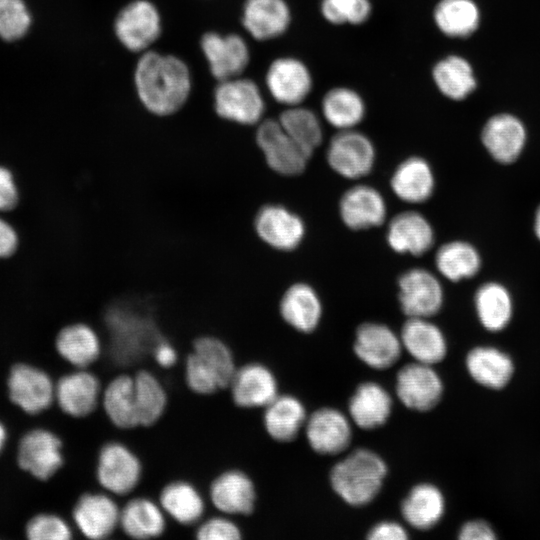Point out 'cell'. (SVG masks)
<instances>
[{"label":"cell","instance_id":"cell-9","mask_svg":"<svg viewBox=\"0 0 540 540\" xmlns=\"http://www.w3.org/2000/svg\"><path fill=\"white\" fill-rule=\"evenodd\" d=\"M265 84L276 102L291 107L301 105L310 95L313 78L302 60L293 56H282L270 63Z\"/></svg>","mask_w":540,"mask_h":540},{"label":"cell","instance_id":"cell-51","mask_svg":"<svg viewBox=\"0 0 540 540\" xmlns=\"http://www.w3.org/2000/svg\"><path fill=\"white\" fill-rule=\"evenodd\" d=\"M458 538L461 540H494L496 535L487 522L471 520L460 528Z\"/></svg>","mask_w":540,"mask_h":540},{"label":"cell","instance_id":"cell-17","mask_svg":"<svg viewBox=\"0 0 540 540\" xmlns=\"http://www.w3.org/2000/svg\"><path fill=\"white\" fill-rule=\"evenodd\" d=\"M306 438L311 448L323 455H336L350 444L352 429L341 411L323 407L314 411L305 423Z\"/></svg>","mask_w":540,"mask_h":540},{"label":"cell","instance_id":"cell-24","mask_svg":"<svg viewBox=\"0 0 540 540\" xmlns=\"http://www.w3.org/2000/svg\"><path fill=\"white\" fill-rule=\"evenodd\" d=\"M386 239L397 253L421 256L434 244L430 222L417 211H403L388 224Z\"/></svg>","mask_w":540,"mask_h":540},{"label":"cell","instance_id":"cell-22","mask_svg":"<svg viewBox=\"0 0 540 540\" xmlns=\"http://www.w3.org/2000/svg\"><path fill=\"white\" fill-rule=\"evenodd\" d=\"M339 214L348 228L365 230L384 223L387 206L377 189L366 184H358L346 190L342 195L339 202Z\"/></svg>","mask_w":540,"mask_h":540},{"label":"cell","instance_id":"cell-18","mask_svg":"<svg viewBox=\"0 0 540 540\" xmlns=\"http://www.w3.org/2000/svg\"><path fill=\"white\" fill-rule=\"evenodd\" d=\"M212 505L224 515H248L253 512L256 489L243 471L230 469L217 475L208 490Z\"/></svg>","mask_w":540,"mask_h":540},{"label":"cell","instance_id":"cell-42","mask_svg":"<svg viewBox=\"0 0 540 540\" xmlns=\"http://www.w3.org/2000/svg\"><path fill=\"white\" fill-rule=\"evenodd\" d=\"M435 265L442 276L457 282L473 277L480 269L481 259L471 244L458 240L445 243L438 249Z\"/></svg>","mask_w":540,"mask_h":540},{"label":"cell","instance_id":"cell-38","mask_svg":"<svg viewBox=\"0 0 540 540\" xmlns=\"http://www.w3.org/2000/svg\"><path fill=\"white\" fill-rule=\"evenodd\" d=\"M437 89L451 100H463L476 88V79L470 63L459 55L440 59L432 69Z\"/></svg>","mask_w":540,"mask_h":540},{"label":"cell","instance_id":"cell-30","mask_svg":"<svg viewBox=\"0 0 540 540\" xmlns=\"http://www.w3.org/2000/svg\"><path fill=\"white\" fill-rule=\"evenodd\" d=\"M279 310L283 320L299 332L314 331L322 317V304L317 292L306 283H295L283 294Z\"/></svg>","mask_w":540,"mask_h":540},{"label":"cell","instance_id":"cell-5","mask_svg":"<svg viewBox=\"0 0 540 540\" xmlns=\"http://www.w3.org/2000/svg\"><path fill=\"white\" fill-rule=\"evenodd\" d=\"M216 113L243 125L261 122L265 101L257 84L240 76L220 81L214 91Z\"/></svg>","mask_w":540,"mask_h":540},{"label":"cell","instance_id":"cell-10","mask_svg":"<svg viewBox=\"0 0 540 540\" xmlns=\"http://www.w3.org/2000/svg\"><path fill=\"white\" fill-rule=\"evenodd\" d=\"M114 29L125 48L132 52H143L160 36V14L148 0H135L118 13Z\"/></svg>","mask_w":540,"mask_h":540},{"label":"cell","instance_id":"cell-52","mask_svg":"<svg viewBox=\"0 0 540 540\" xmlns=\"http://www.w3.org/2000/svg\"><path fill=\"white\" fill-rule=\"evenodd\" d=\"M17 190L11 173L0 167V210L14 208L17 203Z\"/></svg>","mask_w":540,"mask_h":540},{"label":"cell","instance_id":"cell-6","mask_svg":"<svg viewBox=\"0 0 540 540\" xmlns=\"http://www.w3.org/2000/svg\"><path fill=\"white\" fill-rule=\"evenodd\" d=\"M255 139L267 165L284 176L301 174L312 156L292 139L278 119L261 121Z\"/></svg>","mask_w":540,"mask_h":540},{"label":"cell","instance_id":"cell-2","mask_svg":"<svg viewBox=\"0 0 540 540\" xmlns=\"http://www.w3.org/2000/svg\"><path fill=\"white\" fill-rule=\"evenodd\" d=\"M386 474L384 460L374 451L360 448L333 466L330 483L344 502L363 506L379 494Z\"/></svg>","mask_w":540,"mask_h":540},{"label":"cell","instance_id":"cell-21","mask_svg":"<svg viewBox=\"0 0 540 540\" xmlns=\"http://www.w3.org/2000/svg\"><path fill=\"white\" fill-rule=\"evenodd\" d=\"M11 400L25 412L36 414L47 409L55 399V385L42 370L16 365L8 379Z\"/></svg>","mask_w":540,"mask_h":540},{"label":"cell","instance_id":"cell-36","mask_svg":"<svg viewBox=\"0 0 540 540\" xmlns=\"http://www.w3.org/2000/svg\"><path fill=\"white\" fill-rule=\"evenodd\" d=\"M321 113L325 121L338 131L355 129L366 115V105L356 90L337 86L324 94Z\"/></svg>","mask_w":540,"mask_h":540},{"label":"cell","instance_id":"cell-54","mask_svg":"<svg viewBox=\"0 0 540 540\" xmlns=\"http://www.w3.org/2000/svg\"><path fill=\"white\" fill-rule=\"evenodd\" d=\"M17 246V236L14 229L0 219V257L11 255Z\"/></svg>","mask_w":540,"mask_h":540},{"label":"cell","instance_id":"cell-8","mask_svg":"<svg viewBox=\"0 0 540 540\" xmlns=\"http://www.w3.org/2000/svg\"><path fill=\"white\" fill-rule=\"evenodd\" d=\"M443 288L438 278L424 268H411L398 279V301L408 318H429L441 309Z\"/></svg>","mask_w":540,"mask_h":540},{"label":"cell","instance_id":"cell-1","mask_svg":"<svg viewBox=\"0 0 540 540\" xmlns=\"http://www.w3.org/2000/svg\"><path fill=\"white\" fill-rule=\"evenodd\" d=\"M137 95L151 113L166 116L178 111L187 101L191 76L187 65L174 55L145 51L134 72Z\"/></svg>","mask_w":540,"mask_h":540},{"label":"cell","instance_id":"cell-53","mask_svg":"<svg viewBox=\"0 0 540 540\" xmlns=\"http://www.w3.org/2000/svg\"><path fill=\"white\" fill-rule=\"evenodd\" d=\"M151 355L158 366L163 369L173 367L178 360L175 347L165 339L160 338L151 350Z\"/></svg>","mask_w":540,"mask_h":540},{"label":"cell","instance_id":"cell-33","mask_svg":"<svg viewBox=\"0 0 540 540\" xmlns=\"http://www.w3.org/2000/svg\"><path fill=\"white\" fill-rule=\"evenodd\" d=\"M59 355L77 369H87L100 357L101 340L97 332L85 323L64 327L56 337Z\"/></svg>","mask_w":540,"mask_h":540},{"label":"cell","instance_id":"cell-29","mask_svg":"<svg viewBox=\"0 0 540 540\" xmlns=\"http://www.w3.org/2000/svg\"><path fill=\"white\" fill-rule=\"evenodd\" d=\"M392 404V398L383 386L376 382H363L349 400V415L361 429L372 430L387 422Z\"/></svg>","mask_w":540,"mask_h":540},{"label":"cell","instance_id":"cell-50","mask_svg":"<svg viewBox=\"0 0 540 540\" xmlns=\"http://www.w3.org/2000/svg\"><path fill=\"white\" fill-rule=\"evenodd\" d=\"M370 540H406L408 538L405 528L395 521H381L368 532Z\"/></svg>","mask_w":540,"mask_h":540},{"label":"cell","instance_id":"cell-35","mask_svg":"<svg viewBox=\"0 0 540 540\" xmlns=\"http://www.w3.org/2000/svg\"><path fill=\"white\" fill-rule=\"evenodd\" d=\"M470 376L480 385L502 389L510 381L514 365L506 353L494 347H475L466 357Z\"/></svg>","mask_w":540,"mask_h":540},{"label":"cell","instance_id":"cell-31","mask_svg":"<svg viewBox=\"0 0 540 540\" xmlns=\"http://www.w3.org/2000/svg\"><path fill=\"white\" fill-rule=\"evenodd\" d=\"M158 502L166 516L184 526L197 525L206 510L202 494L186 480L167 483L159 493Z\"/></svg>","mask_w":540,"mask_h":540},{"label":"cell","instance_id":"cell-32","mask_svg":"<svg viewBox=\"0 0 540 540\" xmlns=\"http://www.w3.org/2000/svg\"><path fill=\"white\" fill-rule=\"evenodd\" d=\"M108 420L122 430L134 429L139 425L133 375L118 374L102 390L101 402Z\"/></svg>","mask_w":540,"mask_h":540},{"label":"cell","instance_id":"cell-43","mask_svg":"<svg viewBox=\"0 0 540 540\" xmlns=\"http://www.w3.org/2000/svg\"><path fill=\"white\" fill-rule=\"evenodd\" d=\"M278 121L284 130L310 155L323 140V129L317 114L305 106L286 107Z\"/></svg>","mask_w":540,"mask_h":540},{"label":"cell","instance_id":"cell-49","mask_svg":"<svg viewBox=\"0 0 540 540\" xmlns=\"http://www.w3.org/2000/svg\"><path fill=\"white\" fill-rule=\"evenodd\" d=\"M195 537L199 540H239L242 534L238 525L228 515L222 514L200 521Z\"/></svg>","mask_w":540,"mask_h":540},{"label":"cell","instance_id":"cell-27","mask_svg":"<svg viewBox=\"0 0 540 540\" xmlns=\"http://www.w3.org/2000/svg\"><path fill=\"white\" fill-rule=\"evenodd\" d=\"M166 526V514L159 502L148 497L131 498L120 509L119 528L132 539L157 538Z\"/></svg>","mask_w":540,"mask_h":540},{"label":"cell","instance_id":"cell-44","mask_svg":"<svg viewBox=\"0 0 540 540\" xmlns=\"http://www.w3.org/2000/svg\"><path fill=\"white\" fill-rule=\"evenodd\" d=\"M192 352L217 375L223 388L229 386L237 367L232 351L223 340L211 335L200 336L193 341Z\"/></svg>","mask_w":540,"mask_h":540},{"label":"cell","instance_id":"cell-11","mask_svg":"<svg viewBox=\"0 0 540 540\" xmlns=\"http://www.w3.org/2000/svg\"><path fill=\"white\" fill-rule=\"evenodd\" d=\"M396 393L407 408L428 411L441 399L443 383L432 365L415 361L398 371Z\"/></svg>","mask_w":540,"mask_h":540},{"label":"cell","instance_id":"cell-16","mask_svg":"<svg viewBox=\"0 0 540 540\" xmlns=\"http://www.w3.org/2000/svg\"><path fill=\"white\" fill-rule=\"evenodd\" d=\"M102 390L94 373L87 369H77L58 380L55 385V400L67 415L83 418L97 409Z\"/></svg>","mask_w":540,"mask_h":540},{"label":"cell","instance_id":"cell-19","mask_svg":"<svg viewBox=\"0 0 540 540\" xmlns=\"http://www.w3.org/2000/svg\"><path fill=\"white\" fill-rule=\"evenodd\" d=\"M63 460L62 442L48 430H33L20 442L19 465L40 480L52 477L62 466Z\"/></svg>","mask_w":540,"mask_h":540},{"label":"cell","instance_id":"cell-39","mask_svg":"<svg viewBox=\"0 0 540 540\" xmlns=\"http://www.w3.org/2000/svg\"><path fill=\"white\" fill-rule=\"evenodd\" d=\"M139 425L149 427L158 422L168 405V395L160 379L151 371L140 369L133 375Z\"/></svg>","mask_w":540,"mask_h":540},{"label":"cell","instance_id":"cell-3","mask_svg":"<svg viewBox=\"0 0 540 540\" xmlns=\"http://www.w3.org/2000/svg\"><path fill=\"white\" fill-rule=\"evenodd\" d=\"M142 464L125 444L109 441L101 446L96 459L95 477L102 489L116 496H126L139 485Z\"/></svg>","mask_w":540,"mask_h":540},{"label":"cell","instance_id":"cell-45","mask_svg":"<svg viewBox=\"0 0 540 540\" xmlns=\"http://www.w3.org/2000/svg\"><path fill=\"white\" fill-rule=\"evenodd\" d=\"M320 13L333 25H360L372 14L370 0H321Z\"/></svg>","mask_w":540,"mask_h":540},{"label":"cell","instance_id":"cell-7","mask_svg":"<svg viewBox=\"0 0 540 540\" xmlns=\"http://www.w3.org/2000/svg\"><path fill=\"white\" fill-rule=\"evenodd\" d=\"M375 157V147L370 138L356 129L338 131L326 150L330 168L346 179H360L369 174Z\"/></svg>","mask_w":540,"mask_h":540},{"label":"cell","instance_id":"cell-20","mask_svg":"<svg viewBox=\"0 0 540 540\" xmlns=\"http://www.w3.org/2000/svg\"><path fill=\"white\" fill-rule=\"evenodd\" d=\"M228 387L233 402L241 408H265L278 396L274 374L260 363L237 368Z\"/></svg>","mask_w":540,"mask_h":540},{"label":"cell","instance_id":"cell-34","mask_svg":"<svg viewBox=\"0 0 540 540\" xmlns=\"http://www.w3.org/2000/svg\"><path fill=\"white\" fill-rule=\"evenodd\" d=\"M444 512V496L438 487L430 483L414 486L401 504L404 520L419 530L435 526L442 519Z\"/></svg>","mask_w":540,"mask_h":540},{"label":"cell","instance_id":"cell-41","mask_svg":"<svg viewBox=\"0 0 540 540\" xmlns=\"http://www.w3.org/2000/svg\"><path fill=\"white\" fill-rule=\"evenodd\" d=\"M475 308L482 326L497 332L504 329L512 317V299L509 291L501 284L489 282L478 288Z\"/></svg>","mask_w":540,"mask_h":540},{"label":"cell","instance_id":"cell-13","mask_svg":"<svg viewBox=\"0 0 540 540\" xmlns=\"http://www.w3.org/2000/svg\"><path fill=\"white\" fill-rule=\"evenodd\" d=\"M200 45L218 82L240 76L249 63L248 45L238 34L208 32L202 36Z\"/></svg>","mask_w":540,"mask_h":540},{"label":"cell","instance_id":"cell-4","mask_svg":"<svg viewBox=\"0 0 540 540\" xmlns=\"http://www.w3.org/2000/svg\"><path fill=\"white\" fill-rule=\"evenodd\" d=\"M106 324L112 333L114 350L118 354L137 357L144 348L151 350L161 338L150 315L139 312L127 303H117L106 312Z\"/></svg>","mask_w":540,"mask_h":540},{"label":"cell","instance_id":"cell-14","mask_svg":"<svg viewBox=\"0 0 540 540\" xmlns=\"http://www.w3.org/2000/svg\"><path fill=\"white\" fill-rule=\"evenodd\" d=\"M254 227L263 242L281 251L295 249L305 236L301 217L277 204L263 206L255 217Z\"/></svg>","mask_w":540,"mask_h":540},{"label":"cell","instance_id":"cell-26","mask_svg":"<svg viewBox=\"0 0 540 540\" xmlns=\"http://www.w3.org/2000/svg\"><path fill=\"white\" fill-rule=\"evenodd\" d=\"M399 336L402 347L416 362L433 365L446 356V339L428 318H408Z\"/></svg>","mask_w":540,"mask_h":540},{"label":"cell","instance_id":"cell-15","mask_svg":"<svg viewBox=\"0 0 540 540\" xmlns=\"http://www.w3.org/2000/svg\"><path fill=\"white\" fill-rule=\"evenodd\" d=\"M402 343L387 325L366 322L356 330L354 352L367 366L383 370L394 365L401 356Z\"/></svg>","mask_w":540,"mask_h":540},{"label":"cell","instance_id":"cell-23","mask_svg":"<svg viewBox=\"0 0 540 540\" xmlns=\"http://www.w3.org/2000/svg\"><path fill=\"white\" fill-rule=\"evenodd\" d=\"M481 139L496 161L509 164L521 154L526 142V130L514 115L498 114L485 123Z\"/></svg>","mask_w":540,"mask_h":540},{"label":"cell","instance_id":"cell-25","mask_svg":"<svg viewBox=\"0 0 540 540\" xmlns=\"http://www.w3.org/2000/svg\"><path fill=\"white\" fill-rule=\"evenodd\" d=\"M291 10L285 0H246L242 24L258 41L283 35L291 24Z\"/></svg>","mask_w":540,"mask_h":540},{"label":"cell","instance_id":"cell-37","mask_svg":"<svg viewBox=\"0 0 540 540\" xmlns=\"http://www.w3.org/2000/svg\"><path fill=\"white\" fill-rule=\"evenodd\" d=\"M306 421L304 405L291 395H278L265 407L263 415L266 432L279 442L293 440Z\"/></svg>","mask_w":540,"mask_h":540},{"label":"cell","instance_id":"cell-47","mask_svg":"<svg viewBox=\"0 0 540 540\" xmlns=\"http://www.w3.org/2000/svg\"><path fill=\"white\" fill-rule=\"evenodd\" d=\"M184 379L188 388L198 395H212L223 389L217 375L192 351L185 360Z\"/></svg>","mask_w":540,"mask_h":540},{"label":"cell","instance_id":"cell-28","mask_svg":"<svg viewBox=\"0 0 540 540\" xmlns=\"http://www.w3.org/2000/svg\"><path fill=\"white\" fill-rule=\"evenodd\" d=\"M390 186L393 193L403 202L419 204L431 197L435 179L425 159L411 156L396 167Z\"/></svg>","mask_w":540,"mask_h":540},{"label":"cell","instance_id":"cell-46","mask_svg":"<svg viewBox=\"0 0 540 540\" xmlns=\"http://www.w3.org/2000/svg\"><path fill=\"white\" fill-rule=\"evenodd\" d=\"M31 24L30 13L23 0H0V37L14 41L23 37Z\"/></svg>","mask_w":540,"mask_h":540},{"label":"cell","instance_id":"cell-12","mask_svg":"<svg viewBox=\"0 0 540 540\" xmlns=\"http://www.w3.org/2000/svg\"><path fill=\"white\" fill-rule=\"evenodd\" d=\"M120 509L111 494L87 492L76 501L72 517L83 536L106 539L119 527Z\"/></svg>","mask_w":540,"mask_h":540},{"label":"cell","instance_id":"cell-40","mask_svg":"<svg viewBox=\"0 0 540 540\" xmlns=\"http://www.w3.org/2000/svg\"><path fill=\"white\" fill-rule=\"evenodd\" d=\"M433 19L444 35L463 38L478 28L480 11L473 0H440L434 8Z\"/></svg>","mask_w":540,"mask_h":540},{"label":"cell","instance_id":"cell-48","mask_svg":"<svg viewBox=\"0 0 540 540\" xmlns=\"http://www.w3.org/2000/svg\"><path fill=\"white\" fill-rule=\"evenodd\" d=\"M26 532L31 540H68L72 537L69 525L53 514L35 516L28 523Z\"/></svg>","mask_w":540,"mask_h":540},{"label":"cell","instance_id":"cell-56","mask_svg":"<svg viewBox=\"0 0 540 540\" xmlns=\"http://www.w3.org/2000/svg\"><path fill=\"white\" fill-rule=\"evenodd\" d=\"M6 439V431L4 426L0 423V451L3 448Z\"/></svg>","mask_w":540,"mask_h":540},{"label":"cell","instance_id":"cell-55","mask_svg":"<svg viewBox=\"0 0 540 540\" xmlns=\"http://www.w3.org/2000/svg\"><path fill=\"white\" fill-rule=\"evenodd\" d=\"M534 231L537 238L540 240V206L538 207L535 214Z\"/></svg>","mask_w":540,"mask_h":540}]
</instances>
